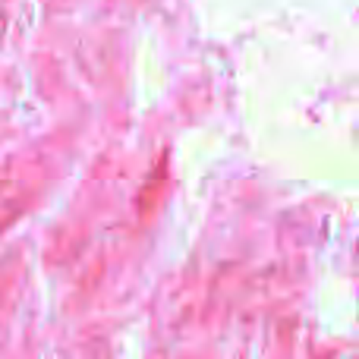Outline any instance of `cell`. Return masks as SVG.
Instances as JSON below:
<instances>
[]
</instances>
